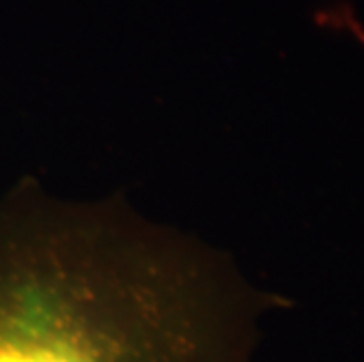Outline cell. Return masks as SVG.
<instances>
[{
	"label": "cell",
	"mask_w": 364,
	"mask_h": 362,
	"mask_svg": "<svg viewBox=\"0 0 364 362\" xmlns=\"http://www.w3.org/2000/svg\"><path fill=\"white\" fill-rule=\"evenodd\" d=\"M198 268L127 212L0 210V362H207Z\"/></svg>",
	"instance_id": "cell-1"
}]
</instances>
